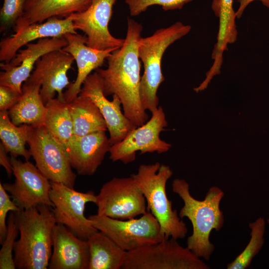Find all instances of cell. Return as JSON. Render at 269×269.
Listing matches in <instances>:
<instances>
[{"label": "cell", "mask_w": 269, "mask_h": 269, "mask_svg": "<svg viewBox=\"0 0 269 269\" xmlns=\"http://www.w3.org/2000/svg\"><path fill=\"white\" fill-rule=\"evenodd\" d=\"M142 31L141 23L128 18L123 45L107 58V68L95 70L101 78L105 95H115L119 98L125 116L136 128L148 119L140 97L141 61L138 48Z\"/></svg>", "instance_id": "cell-1"}, {"label": "cell", "mask_w": 269, "mask_h": 269, "mask_svg": "<svg viewBox=\"0 0 269 269\" xmlns=\"http://www.w3.org/2000/svg\"><path fill=\"white\" fill-rule=\"evenodd\" d=\"M172 191L183 200L184 205L179 216L187 217L191 222L193 232L187 238V247L200 258L209 260L215 250L210 241L212 230L218 232L223 227L224 218L220 208L224 196L219 187L209 188L203 200L194 198L189 191V185L184 179H175L172 184Z\"/></svg>", "instance_id": "cell-2"}, {"label": "cell", "mask_w": 269, "mask_h": 269, "mask_svg": "<svg viewBox=\"0 0 269 269\" xmlns=\"http://www.w3.org/2000/svg\"><path fill=\"white\" fill-rule=\"evenodd\" d=\"M51 208L40 205L15 212L20 234L13 249L16 269L48 268L56 224Z\"/></svg>", "instance_id": "cell-3"}, {"label": "cell", "mask_w": 269, "mask_h": 269, "mask_svg": "<svg viewBox=\"0 0 269 269\" xmlns=\"http://www.w3.org/2000/svg\"><path fill=\"white\" fill-rule=\"evenodd\" d=\"M170 167L158 162L142 164L132 176L137 182L146 200L147 211L157 219L162 234L166 238L183 239L188 229L186 224L172 209L168 198L166 185L171 177Z\"/></svg>", "instance_id": "cell-4"}, {"label": "cell", "mask_w": 269, "mask_h": 269, "mask_svg": "<svg viewBox=\"0 0 269 269\" xmlns=\"http://www.w3.org/2000/svg\"><path fill=\"white\" fill-rule=\"evenodd\" d=\"M191 29L190 25L177 21L167 27L156 30L149 36L140 39L138 56L144 69L141 77L140 97L142 106L146 111L152 113L158 107L157 92L164 80L161 67L164 52Z\"/></svg>", "instance_id": "cell-5"}, {"label": "cell", "mask_w": 269, "mask_h": 269, "mask_svg": "<svg viewBox=\"0 0 269 269\" xmlns=\"http://www.w3.org/2000/svg\"><path fill=\"white\" fill-rule=\"evenodd\" d=\"M93 226L127 252L158 243L166 238L155 217L147 211L139 218L119 220L98 214L88 217Z\"/></svg>", "instance_id": "cell-6"}, {"label": "cell", "mask_w": 269, "mask_h": 269, "mask_svg": "<svg viewBox=\"0 0 269 269\" xmlns=\"http://www.w3.org/2000/svg\"><path fill=\"white\" fill-rule=\"evenodd\" d=\"M123 269H209L189 249L172 238L127 252Z\"/></svg>", "instance_id": "cell-7"}, {"label": "cell", "mask_w": 269, "mask_h": 269, "mask_svg": "<svg viewBox=\"0 0 269 269\" xmlns=\"http://www.w3.org/2000/svg\"><path fill=\"white\" fill-rule=\"evenodd\" d=\"M27 143L36 166L48 180L74 188L77 175L72 170L65 147L43 125L31 126Z\"/></svg>", "instance_id": "cell-8"}, {"label": "cell", "mask_w": 269, "mask_h": 269, "mask_svg": "<svg viewBox=\"0 0 269 269\" xmlns=\"http://www.w3.org/2000/svg\"><path fill=\"white\" fill-rule=\"evenodd\" d=\"M95 204L98 214L119 220L133 219L147 211L144 195L132 176L114 177L104 183Z\"/></svg>", "instance_id": "cell-9"}, {"label": "cell", "mask_w": 269, "mask_h": 269, "mask_svg": "<svg viewBox=\"0 0 269 269\" xmlns=\"http://www.w3.org/2000/svg\"><path fill=\"white\" fill-rule=\"evenodd\" d=\"M50 183V198L56 223L65 225L79 238L87 240L98 231L92 220L84 215L86 204L96 201L95 192H79L62 183Z\"/></svg>", "instance_id": "cell-10"}, {"label": "cell", "mask_w": 269, "mask_h": 269, "mask_svg": "<svg viewBox=\"0 0 269 269\" xmlns=\"http://www.w3.org/2000/svg\"><path fill=\"white\" fill-rule=\"evenodd\" d=\"M151 114L145 123L133 130L121 141L111 145L109 152L112 161L127 164L135 160L136 151L140 154L162 153L169 149L171 144L159 136L168 125L162 107L158 106Z\"/></svg>", "instance_id": "cell-11"}, {"label": "cell", "mask_w": 269, "mask_h": 269, "mask_svg": "<svg viewBox=\"0 0 269 269\" xmlns=\"http://www.w3.org/2000/svg\"><path fill=\"white\" fill-rule=\"evenodd\" d=\"M10 159L15 180L2 185L18 207L21 210L40 205L52 208L50 181L31 162H22L12 156Z\"/></svg>", "instance_id": "cell-12"}, {"label": "cell", "mask_w": 269, "mask_h": 269, "mask_svg": "<svg viewBox=\"0 0 269 269\" xmlns=\"http://www.w3.org/2000/svg\"><path fill=\"white\" fill-rule=\"evenodd\" d=\"M116 0H92L86 10L67 17L76 30L85 33L88 46L100 50L114 51L123 45L125 39L113 36L108 28Z\"/></svg>", "instance_id": "cell-13"}, {"label": "cell", "mask_w": 269, "mask_h": 269, "mask_svg": "<svg viewBox=\"0 0 269 269\" xmlns=\"http://www.w3.org/2000/svg\"><path fill=\"white\" fill-rule=\"evenodd\" d=\"M67 44L64 36L40 38L19 50L8 62H1L0 85L8 86L22 93L23 83L31 75L38 60L48 52L62 49Z\"/></svg>", "instance_id": "cell-14"}, {"label": "cell", "mask_w": 269, "mask_h": 269, "mask_svg": "<svg viewBox=\"0 0 269 269\" xmlns=\"http://www.w3.org/2000/svg\"><path fill=\"white\" fill-rule=\"evenodd\" d=\"M74 61L70 54L61 49L47 53L36 62L27 80L41 84L40 94L45 105L56 93L57 98L65 101L63 90L70 84L67 72Z\"/></svg>", "instance_id": "cell-15"}, {"label": "cell", "mask_w": 269, "mask_h": 269, "mask_svg": "<svg viewBox=\"0 0 269 269\" xmlns=\"http://www.w3.org/2000/svg\"><path fill=\"white\" fill-rule=\"evenodd\" d=\"M79 95L90 98L99 108L106 121L111 145L121 141L136 128L122 113L119 98L115 95H112V101L106 98L101 78L96 71L84 81Z\"/></svg>", "instance_id": "cell-16"}, {"label": "cell", "mask_w": 269, "mask_h": 269, "mask_svg": "<svg viewBox=\"0 0 269 269\" xmlns=\"http://www.w3.org/2000/svg\"><path fill=\"white\" fill-rule=\"evenodd\" d=\"M111 146L105 131L73 135L64 145L71 167L82 176L95 174Z\"/></svg>", "instance_id": "cell-17"}, {"label": "cell", "mask_w": 269, "mask_h": 269, "mask_svg": "<svg viewBox=\"0 0 269 269\" xmlns=\"http://www.w3.org/2000/svg\"><path fill=\"white\" fill-rule=\"evenodd\" d=\"M52 241L48 269H88L90 251L87 240L79 238L65 225L56 223Z\"/></svg>", "instance_id": "cell-18"}, {"label": "cell", "mask_w": 269, "mask_h": 269, "mask_svg": "<svg viewBox=\"0 0 269 269\" xmlns=\"http://www.w3.org/2000/svg\"><path fill=\"white\" fill-rule=\"evenodd\" d=\"M68 33H77L72 20L68 17H54L42 22L30 24L14 34L1 39L0 61L9 62L21 47L36 39L61 37Z\"/></svg>", "instance_id": "cell-19"}, {"label": "cell", "mask_w": 269, "mask_h": 269, "mask_svg": "<svg viewBox=\"0 0 269 269\" xmlns=\"http://www.w3.org/2000/svg\"><path fill=\"white\" fill-rule=\"evenodd\" d=\"M64 36L67 44L62 49L73 57L78 68L75 80L64 93V99L68 103L79 95L84 81L92 71L101 67L113 51L100 50L88 46L85 35L68 33Z\"/></svg>", "instance_id": "cell-20"}, {"label": "cell", "mask_w": 269, "mask_h": 269, "mask_svg": "<svg viewBox=\"0 0 269 269\" xmlns=\"http://www.w3.org/2000/svg\"><path fill=\"white\" fill-rule=\"evenodd\" d=\"M92 0H27L22 16L13 28L15 33L33 23L44 22L56 17L64 18L71 14L83 11Z\"/></svg>", "instance_id": "cell-21"}, {"label": "cell", "mask_w": 269, "mask_h": 269, "mask_svg": "<svg viewBox=\"0 0 269 269\" xmlns=\"http://www.w3.org/2000/svg\"><path fill=\"white\" fill-rule=\"evenodd\" d=\"M234 0H213L211 7L219 18V30L217 42L212 54L213 64L208 71L211 76L220 73L223 63V54L228 46L236 41L238 31L236 24V11L233 8Z\"/></svg>", "instance_id": "cell-22"}, {"label": "cell", "mask_w": 269, "mask_h": 269, "mask_svg": "<svg viewBox=\"0 0 269 269\" xmlns=\"http://www.w3.org/2000/svg\"><path fill=\"white\" fill-rule=\"evenodd\" d=\"M41 86L28 80L23 83L20 99L8 110L13 124H26L34 127L43 125L46 107L40 96Z\"/></svg>", "instance_id": "cell-23"}, {"label": "cell", "mask_w": 269, "mask_h": 269, "mask_svg": "<svg viewBox=\"0 0 269 269\" xmlns=\"http://www.w3.org/2000/svg\"><path fill=\"white\" fill-rule=\"evenodd\" d=\"M90 251L88 269H122L127 252L104 233L98 231L87 240Z\"/></svg>", "instance_id": "cell-24"}, {"label": "cell", "mask_w": 269, "mask_h": 269, "mask_svg": "<svg viewBox=\"0 0 269 269\" xmlns=\"http://www.w3.org/2000/svg\"><path fill=\"white\" fill-rule=\"evenodd\" d=\"M68 105L73 123V135L81 136L108 130L103 116L90 98L79 95Z\"/></svg>", "instance_id": "cell-25"}, {"label": "cell", "mask_w": 269, "mask_h": 269, "mask_svg": "<svg viewBox=\"0 0 269 269\" xmlns=\"http://www.w3.org/2000/svg\"><path fill=\"white\" fill-rule=\"evenodd\" d=\"M45 106L46 111L43 126L57 142L64 146L73 135V123L68 103L53 98Z\"/></svg>", "instance_id": "cell-26"}, {"label": "cell", "mask_w": 269, "mask_h": 269, "mask_svg": "<svg viewBox=\"0 0 269 269\" xmlns=\"http://www.w3.org/2000/svg\"><path fill=\"white\" fill-rule=\"evenodd\" d=\"M31 126H16L11 122L7 110L0 111V138L1 143L11 156L23 157L26 161L31 154L25 147Z\"/></svg>", "instance_id": "cell-27"}, {"label": "cell", "mask_w": 269, "mask_h": 269, "mask_svg": "<svg viewBox=\"0 0 269 269\" xmlns=\"http://www.w3.org/2000/svg\"><path fill=\"white\" fill-rule=\"evenodd\" d=\"M250 240L244 250L234 261L227 265V269H245L248 268L254 258L259 253L264 243L266 222L260 217L249 224Z\"/></svg>", "instance_id": "cell-28"}, {"label": "cell", "mask_w": 269, "mask_h": 269, "mask_svg": "<svg viewBox=\"0 0 269 269\" xmlns=\"http://www.w3.org/2000/svg\"><path fill=\"white\" fill-rule=\"evenodd\" d=\"M7 233L0 250V269H16L12 252L19 230L15 212L11 211L7 221Z\"/></svg>", "instance_id": "cell-29"}, {"label": "cell", "mask_w": 269, "mask_h": 269, "mask_svg": "<svg viewBox=\"0 0 269 269\" xmlns=\"http://www.w3.org/2000/svg\"><path fill=\"white\" fill-rule=\"evenodd\" d=\"M27 0H3L0 10V31L6 32L15 26L24 12Z\"/></svg>", "instance_id": "cell-30"}, {"label": "cell", "mask_w": 269, "mask_h": 269, "mask_svg": "<svg viewBox=\"0 0 269 269\" xmlns=\"http://www.w3.org/2000/svg\"><path fill=\"white\" fill-rule=\"evenodd\" d=\"M193 0H125L130 15L137 16L154 5L161 6L164 10L180 9L183 6Z\"/></svg>", "instance_id": "cell-31"}, {"label": "cell", "mask_w": 269, "mask_h": 269, "mask_svg": "<svg viewBox=\"0 0 269 269\" xmlns=\"http://www.w3.org/2000/svg\"><path fill=\"white\" fill-rule=\"evenodd\" d=\"M19 209L4 189L2 184L0 183V244H2L6 235L7 226L6 217L9 211L17 212Z\"/></svg>", "instance_id": "cell-32"}, {"label": "cell", "mask_w": 269, "mask_h": 269, "mask_svg": "<svg viewBox=\"0 0 269 269\" xmlns=\"http://www.w3.org/2000/svg\"><path fill=\"white\" fill-rule=\"evenodd\" d=\"M22 93L0 85V111L8 110L20 99Z\"/></svg>", "instance_id": "cell-33"}, {"label": "cell", "mask_w": 269, "mask_h": 269, "mask_svg": "<svg viewBox=\"0 0 269 269\" xmlns=\"http://www.w3.org/2000/svg\"><path fill=\"white\" fill-rule=\"evenodd\" d=\"M8 152L4 148L3 144L0 143V164L5 169L8 176L10 177L12 173V165L10 159L7 156Z\"/></svg>", "instance_id": "cell-34"}, {"label": "cell", "mask_w": 269, "mask_h": 269, "mask_svg": "<svg viewBox=\"0 0 269 269\" xmlns=\"http://www.w3.org/2000/svg\"><path fill=\"white\" fill-rule=\"evenodd\" d=\"M259 0L265 6L269 8V0H239V6L236 11L237 18H240L248 5L254 1Z\"/></svg>", "instance_id": "cell-35"}, {"label": "cell", "mask_w": 269, "mask_h": 269, "mask_svg": "<svg viewBox=\"0 0 269 269\" xmlns=\"http://www.w3.org/2000/svg\"><path fill=\"white\" fill-rule=\"evenodd\" d=\"M267 221H268V224H269V218H268Z\"/></svg>", "instance_id": "cell-36"}]
</instances>
